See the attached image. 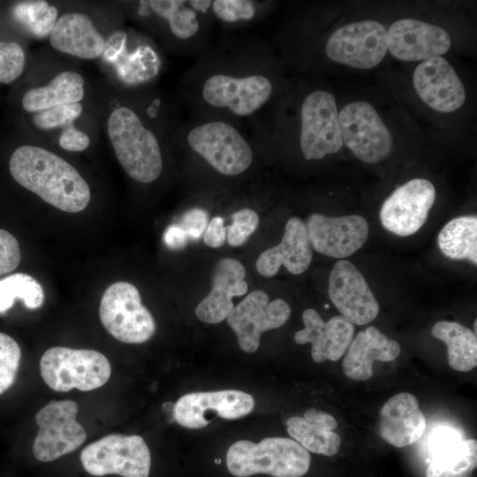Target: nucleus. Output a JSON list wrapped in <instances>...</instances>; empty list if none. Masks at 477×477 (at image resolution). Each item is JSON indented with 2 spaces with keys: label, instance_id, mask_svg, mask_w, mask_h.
Here are the masks:
<instances>
[{
  "label": "nucleus",
  "instance_id": "412c9836",
  "mask_svg": "<svg viewBox=\"0 0 477 477\" xmlns=\"http://www.w3.org/2000/svg\"><path fill=\"white\" fill-rule=\"evenodd\" d=\"M302 320L305 327L295 333L294 341L299 344L311 343V357L316 363L338 360L353 339L354 326L342 315L324 322L315 310L307 308Z\"/></svg>",
  "mask_w": 477,
  "mask_h": 477
},
{
  "label": "nucleus",
  "instance_id": "dca6fc26",
  "mask_svg": "<svg viewBox=\"0 0 477 477\" xmlns=\"http://www.w3.org/2000/svg\"><path fill=\"white\" fill-rule=\"evenodd\" d=\"M270 80L262 75L234 77L225 74L210 76L202 87V97L216 108H228L238 116H248L269 99Z\"/></svg>",
  "mask_w": 477,
  "mask_h": 477
},
{
  "label": "nucleus",
  "instance_id": "473e14b6",
  "mask_svg": "<svg viewBox=\"0 0 477 477\" xmlns=\"http://www.w3.org/2000/svg\"><path fill=\"white\" fill-rule=\"evenodd\" d=\"M183 1H149L151 9L169 21L172 34L179 39H189L199 30L193 10L184 6Z\"/></svg>",
  "mask_w": 477,
  "mask_h": 477
},
{
  "label": "nucleus",
  "instance_id": "e433bc0d",
  "mask_svg": "<svg viewBox=\"0 0 477 477\" xmlns=\"http://www.w3.org/2000/svg\"><path fill=\"white\" fill-rule=\"evenodd\" d=\"M232 223L226 227V239L231 246H239L257 229L260 218L251 208H243L231 215Z\"/></svg>",
  "mask_w": 477,
  "mask_h": 477
},
{
  "label": "nucleus",
  "instance_id": "58836bf2",
  "mask_svg": "<svg viewBox=\"0 0 477 477\" xmlns=\"http://www.w3.org/2000/svg\"><path fill=\"white\" fill-rule=\"evenodd\" d=\"M21 254L17 238L9 231L0 229V278L15 270L20 262Z\"/></svg>",
  "mask_w": 477,
  "mask_h": 477
},
{
  "label": "nucleus",
  "instance_id": "c756f323",
  "mask_svg": "<svg viewBox=\"0 0 477 477\" xmlns=\"http://www.w3.org/2000/svg\"><path fill=\"white\" fill-rule=\"evenodd\" d=\"M17 299L28 309H37L42 306L45 294L35 278L19 272L0 279V314L9 310Z\"/></svg>",
  "mask_w": 477,
  "mask_h": 477
},
{
  "label": "nucleus",
  "instance_id": "a18cd8bd",
  "mask_svg": "<svg viewBox=\"0 0 477 477\" xmlns=\"http://www.w3.org/2000/svg\"><path fill=\"white\" fill-rule=\"evenodd\" d=\"M188 238L186 231L178 224L170 225L163 235V240L167 246L174 250L184 248Z\"/></svg>",
  "mask_w": 477,
  "mask_h": 477
},
{
  "label": "nucleus",
  "instance_id": "2f4dec72",
  "mask_svg": "<svg viewBox=\"0 0 477 477\" xmlns=\"http://www.w3.org/2000/svg\"><path fill=\"white\" fill-rule=\"evenodd\" d=\"M12 15L32 34L43 38L50 34L58 11L46 1H26L14 5Z\"/></svg>",
  "mask_w": 477,
  "mask_h": 477
},
{
  "label": "nucleus",
  "instance_id": "79ce46f5",
  "mask_svg": "<svg viewBox=\"0 0 477 477\" xmlns=\"http://www.w3.org/2000/svg\"><path fill=\"white\" fill-rule=\"evenodd\" d=\"M126 34L122 31L112 34L104 42L102 57L105 61L116 64L123 56Z\"/></svg>",
  "mask_w": 477,
  "mask_h": 477
},
{
  "label": "nucleus",
  "instance_id": "f257e3e1",
  "mask_svg": "<svg viewBox=\"0 0 477 477\" xmlns=\"http://www.w3.org/2000/svg\"><path fill=\"white\" fill-rule=\"evenodd\" d=\"M9 170L14 180L51 206L78 213L89 204L86 180L68 162L43 148L19 147L11 155Z\"/></svg>",
  "mask_w": 477,
  "mask_h": 477
},
{
  "label": "nucleus",
  "instance_id": "2eb2a0df",
  "mask_svg": "<svg viewBox=\"0 0 477 477\" xmlns=\"http://www.w3.org/2000/svg\"><path fill=\"white\" fill-rule=\"evenodd\" d=\"M329 296L342 316L365 325L379 313V304L360 271L349 261L339 260L329 278Z\"/></svg>",
  "mask_w": 477,
  "mask_h": 477
},
{
  "label": "nucleus",
  "instance_id": "bb28decb",
  "mask_svg": "<svg viewBox=\"0 0 477 477\" xmlns=\"http://www.w3.org/2000/svg\"><path fill=\"white\" fill-rule=\"evenodd\" d=\"M84 79L72 71L58 73L46 86L32 88L22 97V106L28 112H39L52 107L79 102L84 97Z\"/></svg>",
  "mask_w": 477,
  "mask_h": 477
},
{
  "label": "nucleus",
  "instance_id": "6e6552de",
  "mask_svg": "<svg viewBox=\"0 0 477 477\" xmlns=\"http://www.w3.org/2000/svg\"><path fill=\"white\" fill-rule=\"evenodd\" d=\"M78 411L72 400H52L36 413L39 429L32 447L36 459L50 462L81 446L87 433L76 420Z\"/></svg>",
  "mask_w": 477,
  "mask_h": 477
},
{
  "label": "nucleus",
  "instance_id": "7ed1b4c3",
  "mask_svg": "<svg viewBox=\"0 0 477 477\" xmlns=\"http://www.w3.org/2000/svg\"><path fill=\"white\" fill-rule=\"evenodd\" d=\"M107 129L118 162L132 179L147 184L159 178L163 170L159 143L132 110L116 108L108 118Z\"/></svg>",
  "mask_w": 477,
  "mask_h": 477
},
{
  "label": "nucleus",
  "instance_id": "f3484780",
  "mask_svg": "<svg viewBox=\"0 0 477 477\" xmlns=\"http://www.w3.org/2000/svg\"><path fill=\"white\" fill-rule=\"evenodd\" d=\"M306 225L312 248L337 259L354 254L368 236V223L358 215L335 217L314 213Z\"/></svg>",
  "mask_w": 477,
  "mask_h": 477
},
{
  "label": "nucleus",
  "instance_id": "7c9ffc66",
  "mask_svg": "<svg viewBox=\"0 0 477 477\" xmlns=\"http://www.w3.org/2000/svg\"><path fill=\"white\" fill-rule=\"evenodd\" d=\"M287 431L307 451L334 456L340 449V436L309 423L303 417L292 416L286 420Z\"/></svg>",
  "mask_w": 477,
  "mask_h": 477
},
{
  "label": "nucleus",
  "instance_id": "c9c22d12",
  "mask_svg": "<svg viewBox=\"0 0 477 477\" xmlns=\"http://www.w3.org/2000/svg\"><path fill=\"white\" fill-rule=\"evenodd\" d=\"M26 56L21 46L14 42H0V82L8 84L23 72Z\"/></svg>",
  "mask_w": 477,
  "mask_h": 477
},
{
  "label": "nucleus",
  "instance_id": "cd10ccee",
  "mask_svg": "<svg viewBox=\"0 0 477 477\" xmlns=\"http://www.w3.org/2000/svg\"><path fill=\"white\" fill-rule=\"evenodd\" d=\"M431 334L446 344L452 369L468 372L477 366V337L473 330L457 322L440 321L434 324Z\"/></svg>",
  "mask_w": 477,
  "mask_h": 477
},
{
  "label": "nucleus",
  "instance_id": "a19ab883",
  "mask_svg": "<svg viewBox=\"0 0 477 477\" xmlns=\"http://www.w3.org/2000/svg\"><path fill=\"white\" fill-rule=\"evenodd\" d=\"M58 142L60 147L66 151L81 152L87 148L90 140L86 132L72 124L63 128Z\"/></svg>",
  "mask_w": 477,
  "mask_h": 477
},
{
  "label": "nucleus",
  "instance_id": "393cba45",
  "mask_svg": "<svg viewBox=\"0 0 477 477\" xmlns=\"http://www.w3.org/2000/svg\"><path fill=\"white\" fill-rule=\"evenodd\" d=\"M401 352L400 344L388 338L376 327L369 326L352 339L343 360L344 374L353 381L372 377L374 362L394 360Z\"/></svg>",
  "mask_w": 477,
  "mask_h": 477
},
{
  "label": "nucleus",
  "instance_id": "20e7f679",
  "mask_svg": "<svg viewBox=\"0 0 477 477\" xmlns=\"http://www.w3.org/2000/svg\"><path fill=\"white\" fill-rule=\"evenodd\" d=\"M40 371L45 383L55 391H90L109 381L111 367L98 351L54 346L42 356Z\"/></svg>",
  "mask_w": 477,
  "mask_h": 477
},
{
  "label": "nucleus",
  "instance_id": "f704fd0d",
  "mask_svg": "<svg viewBox=\"0 0 477 477\" xmlns=\"http://www.w3.org/2000/svg\"><path fill=\"white\" fill-rule=\"evenodd\" d=\"M83 107L80 102L61 104L48 110L36 112L34 124L40 129L50 130L66 127L72 125L82 113Z\"/></svg>",
  "mask_w": 477,
  "mask_h": 477
},
{
  "label": "nucleus",
  "instance_id": "b1692460",
  "mask_svg": "<svg viewBox=\"0 0 477 477\" xmlns=\"http://www.w3.org/2000/svg\"><path fill=\"white\" fill-rule=\"evenodd\" d=\"M425 428V416L418 399L412 393L395 394L380 410V435L395 447H405L416 443Z\"/></svg>",
  "mask_w": 477,
  "mask_h": 477
},
{
  "label": "nucleus",
  "instance_id": "72a5a7b5",
  "mask_svg": "<svg viewBox=\"0 0 477 477\" xmlns=\"http://www.w3.org/2000/svg\"><path fill=\"white\" fill-rule=\"evenodd\" d=\"M20 358L19 344L9 335L0 332V395L14 383Z\"/></svg>",
  "mask_w": 477,
  "mask_h": 477
},
{
  "label": "nucleus",
  "instance_id": "c03bdc74",
  "mask_svg": "<svg viewBox=\"0 0 477 477\" xmlns=\"http://www.w3.org/2000/svg\"><path fill=\"white\" fill-rule=\"evenodd\" d=\"M303 418L309 423L328 431H333L338 426L334 416L316 408L307 409L305 412Z\"/></svg>",
  "mask_w": 477,
  "mask_h": 477
},
{
  "label": "nucleus",
  "instance_id": "f8f14e48",
  "mask_svg": "<svg viewBox=\"0 0 477 477\" xmlns=\"http://www.w3.org/2000/svg\"><path fill=\"white\" fill-rule=\"evenodd\" d=\"M290 314L291 308L285 300L276 299L269 302L265 292L256 290L234 307L226 319L241 350L251 353L257 351L261 335L283 326Z\"/></svg>",
  "mask_w": 477,
  "mask_h": 477
},
{
  "label": "nucleus",
  "instance_id": "ea45409f",
  "mask_svg": "<svg viewBox=\"0 0 477 477\" xmlns=\"http://www.w3.org/2000/svg\"><path fill=\"white\" fill-rule=\"evenodd\" d=\"M208 224V213L201 208H193L184 214L180 227L186 231L188 238L198 239L206 231Z\"/></svg>",
  "mask_w": 477,
  "mask_h": 477
},
{
  "label": "nucleus",
  "instance_id": "a211bd4d",
  "mask_svg": "<svg viewBox=\"0 0 477 477\" xmlns=\"http://www.w3.org/2000/svg\"><path fill=\"white\" fill-rule=\"evenodd\" d=\"M450 37L442 27L413 19L394 22L387 31V47L396 58L414 62L445 54Z\"/></svg>",
  "mask_w": 477,
  "mask_h": 477
},
{
  "label": "nucleus",
  "instance_id": "aec40b11",
  "mask_svg": "<svg viewBox=\"0 0 477 477\" xmlns=\"http://www.w3.org/2000/svg\"><path fill=\"white\" fill-rule=\"evenodd\" d=\"M428 450L431 459L426 477H472L476 468V440H464L452 428H435L428 440Z\"/></svg>",
  "mask_w": 477,
  "mask_h": 477
},
{
  "label": "nucleus",
  "instance_id": "4c0bfd02",
  "mask_svg": "<svg viewBox=\"0 0 477 477\" xmlns=\"http://www.w3.org/2000/svg\"><path fill=\"white\" fill-rule=\"evenodd\" d=\"M214 13L226 22L248 20L254 15V5L247 0H216L212 2Z\"/></svg>",
  "mask_w": 477,
  "mask_h": 477
},
{
  "label": "nucleus",
  "instance_id": "37998d69",
  "mask_svg": "<svg viewBox=\"0 0 477 477\" xmlns=\"http://www.w3.org/2000/svg\"><path fill=\"white\" fill-rule=\"evenodd\" d=\"M204 243L210 247L216 248L223 246L226 240V227L221 216L213 217L203 233Z\"/></svg>",
  "mask_w": 477,
  "mask_h": 477
},
{
  "label": "nucleus",
  "instance_id": "9d476101",
  "mask_svg": "<svg viewBox=\"0 0 477 477\" xmlns=\"http://www.w3.org/2000/svg\"><path fill=\"white\" fill-rule=\"evenodd\" d=\"M343 146L334 96L324 90L309 94L301 106L300 148L307 160H318Z\"/></svg>",
  "mask_w": 477,
  "mask_h": 477
},
{
  "label": "nucleus",
  "instance_id": "6ab92c4d",
  "mask_svg": "<svg viewBox=\"0 0 477 477\" xmlns=\"http://www.w3.org/2000/svg\"><path fill=\"white\" fill-rule=\"evenodd\" d=\"M413 86L421 100L440 112H452L465 102L464 85L450 63L442 57L422 61L414 70Z\"/></svg>",
  "mask_w": 477,
  "mask_h": 477
},
{
  "label": "nucleus",
  "instance_id": "0eeeda50",
  "mask_svg": "<svg viewBox=\"0 0 477 477\" xmlns=\"http://www.w3.org/2000/svg\"><path fill=\"white\" fill-rule=\"evenodd\" d=\"M190 148L216 170L236 176L253 162V151L240 132L231 125L211 121L193 128L187 135Z\"/></svg>",
  "mask_w": 477,
  "mask_h": 477
},
{
  "label": "nucleus",
  "instance_id": "ddd939ff",
  "mask_svg": "<svg viewBox=\"0 0 477 477\" xmlns=\"http://www.w3.org/2000/svg\"><path fill=\"white\" fill-rule=\"evenodd\" d=\"M435 200V189L429 180H409L398 187L382 203L381 223L395 235H413L426 223Z\"/></svg>",
  "mask_w": 477,
  "mask_h": 477
},
{
  "label": "nucleus",
  "instance_id": "5701e85b",
  "mask_svg": "<svg viewBox=\"0 0 477 477\" xmlns=\"http://www.w3.org/2000/svg\"><path fill=\"white\" fill-rule=\"evenodd\" d=\"M246 269L238 260L221 259L214 270L212 288L196 307L197 318L206 323H218L233 309L232 298L246 293L248 286L244 277Z\"/></svg>",
  "mask_w": 477,
  "mask_h": 477
},
{
  "label": "nucleus",
  "instance_id": "39448f33",
  "mask_svg": "<svg viewBox=\"0 0 477 477\" xmlns=\"http://www.w3.org/2000/svg\"><path fill=\"white\" fill-rule=\"evenodd\" d=\"M99 314L105 329L122 343H144L155 332L152 314L142 305L137 287L128 282L113 283L105 290Z\"/></svg>",
  "mask_w": 477,
  "mask_h": 477
},
{
  "label": "nucleus",
  "instance_id": "49530a36",
  "mask_svg": "<svg viewBox=\"0 0 477 477\" xmlns=\"http://www.w3.org/2000/svg\"><path fill=\"white\" fill-rule=\"evenodd\" d=\"M477 320H474V333L476 334Z\"/></svg>",
  "mask_w": 477,
  "mask_h": 477
},
{
  "label": "nucleus",
  "instance_id": "1a4fd4ad",
  "mask_svg": "<svg viewBox=\"0 0 477 477\" xmlns=\"http://www.w3.org/2000/svg\"><path fill=\"white\" fill-rule=\"evenodd\" d=\"M338 123L343 144L360 161L376 163L390 154L391 134L369 102L347 104L339 112Z\"/></svg>",
  "mask_w": 477,
  "mask_h": 477
},
{
  "label": "nucleus",
  "instance_id": "9b49d317",
  "mask_svg": "<svg viewBox=\"0 0 477 477\" xmlns=\"http://www.w3.org/2000/svg\"><path fill=\"white\" fill-rule=\"evenodd\" d=\"M387 50V31L375 20L347 24L336 30L326 45L330 60L360 69L378 65Z\"/></svg>",
  "mask_w": 477,
  "mask_h": 477
},
{
  "label": "nucleus",
  "instance_id": "4be33fe9",
  "mask_svg": "<svg viewBox=\"0 0 477 477\" xmlns=\"http://www.w3.org/2000/svg\"><path fill=\"white\" fill-rule=\"evenodd\" d=\"M313 258L306 223L299 217L288 219L281 242L262 252L256 261L260 275L271 277L276 275L281 266L290 273L299 275L305 272Z\"/></svg>",
  "mask_w": 477,
  "mask_h": 477
},
{
  "label": "nucleus",
  "instance_id": "423d86ee",
  "mask_svg": "<svg viewBox=\"0 0 477 477\" xmlns=\"http://www.w3.org/2000/svg\"><path fill=\"white\" fill-rule=\"evenodd\" d=\"M80 461L94 476L148 477L151 466L150 451L144 439L121 434L108 435L86 446Z\"/></svg>",
  "mask_w": 477,
  "mask_h": 477
},
{
  "label": "nucleus",
  "instance_id": "f03ea898",
  "mask_svg": "<svg viewBox=\"0 0 477 477\" xmlns=\"http://www.w3.org/2000/svg\"><path fill=\"white\" fill-rule=\"evenodd\" d=\"M229 472L236 477L257 473L273 477H302L310 467L311 456L299 443L285 437H267L255 443L240 440L227 450Z\"/></svg>",
  "mask_w": 477,
  "mask_h": 477
},
{
  "label": "nucleus",
  "instance_id": "4468645a",
  "mask_svg": "<svg viewBox=\"0 0 477 477\" xmlns=\"http://www.w3.org/2000/svg\"><path fill=\"white\" fill-rule=\"evenodd\" d=\"M254 398L237 390L193 392L182 396L175 404L173 416L182 427L198 429L208 425L216 417L236 420L250 413Z\"/></svg>",
  "mask_w": 477,
  "mask_h": 477
},
{
  "label": "nucleus",
  "instance_id": "c85d7f7f",
  "mask_svg": "<svg viewBox=\"0 0 477 477\" xmlns=\"http://www.w3.org/2000/svg\"><path fill=\"white\" fill-rule=\"evenodd\" d=\"M437 244L451 260H467L477 264V217L462 216L448 222L440 231Z\"/></svg>",
  "mask_w": 477,
  "mask_h": 477
},
{
  "label": "nucleus",
  "instance_id": "a878e982",
  "mask_svg": "<svg viewBox=\"0 0 477 477\" xmlns=\"http://www.w3.org/2000/svg\"><path fill=\"white\" fill-rule=\"evenodd\" d=\"M105 40L91 18L80 12H67L57 19L49 43L56 50L81 59L102 54Z\"/></svg>",
  "mask_w": 477,
  "mask_h": 477
}]
</instances>
